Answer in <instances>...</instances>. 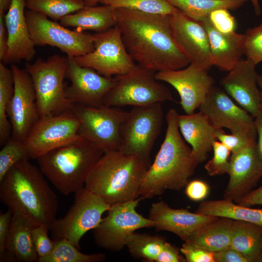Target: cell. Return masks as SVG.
<instances>
[{
  "label": "cell",
  "mask_w": 262,
  "mask_h": 262,
  "mask_svg": "<svg viewBox=\"0 0 262 262\" xmlns=\"http://www.w3.org/2000/svg\"><path fill=\"white\" fill-rule=\"evenodd\" d=\"M29 160L15 164L0 181V199L33 227L45 225L50 229L56 219L58 198L40 168Z\"/></svg>",
  "instance_id": "obj_2"
},
{
  "label": "cell",
  "mask_w": 262,
  "mask_h": 262,
  "mask_svg": "<svg viewBox=\"0 0 262 262\" xmlns=\"http://www.w3.org/2000/svg\"><path fill=\"white\" fill-rule=\"evenodd\" d=\"M80 120L71 110L40 117L23 141L31 158L37 159L47 152L77 142Z\"/></svg>",
  "instance_id": "obj_12"
},
{
  "label": "cell",
  "mask_w": 262,
  "mask_h": 262,
  "mask_svg": "<svg viewBox=\"0 0 262 262\" xmlns=\"http://www.w3.org/2000/svg\"><path fill=\"white\" fill-rule=\"evenodd\" d=\"M163 119L162 103L132 107L121 127L119 150L151 164L150 153L161 131Z\"/></svg>",
  "instance_id": "obj_8"
},
{
  "label": "cell",
  "mask_w": 262,
  "mask_h": 262,
  "mask_svg": "<svg viewBox=\"0 0 262 262\" xmlns=\"http://www.w3.org/2000/svg\"><path fill=\"white\" fill-rule=\"evenodd\" d=\"M233 220L218 217L201 227L184 242L192 243L212 253L229 247Z\"/></svg>",
  "instance_id": "obj_28"
},
{
  "label": "cell",
  "mask_w": 262,
  "mask_h": 262,
  "mask_svg": "<svg viewBox=\"0 0 262 262\" xmlns=\"http://www.w3.org/2000/svg\"><path fill=\"white\" fill-rule=\"evenodd\" d=\"M26 7L56 21L80 10L84 4L82 0H26Z\"/></svg>",
  "instance_id": "obj_35"
},
{
  "label": "cell",
  "mask_w": 262,
  "mask_h": 262,
  "mask_svg": "<svg viewBox=\"0 0 262 262\" xmlns=\"http://www.w3.org/2000/svg\"><path fill=\"white\" fill-rule=\"evenodd\" d=\"M170 21L176 42L190 64L209 70L213 65L209 39L200 21L179 10L170 15Z\"/></svg>",
  "instance_id": "obj_19"
},
{
  "label": "cell",
  "mask_w": 262,
  "mask_h": 262,
  "mask_svg": "<svg viewBox=\"0 0 262 262\" xmlns=\"http://www.w3.org/2000/svg\"><path fill=\"white\" fill-rule=\"evenodd\" d=\"M244 54L256 65L262 62V22L245 33Z\"/></svg>",
  "instance_id": "obj_39"
},
{
  "label": "cell",
  "mask_w": 262,
  "mask_h": 262,
  "mask_svg": "<svg viewBox=\"0 0 262 262\" xmlns=\"http://www.w3.org/2000/svg\"><path fill=\"white\" fill-rule=\"evenodd\" d=\"M115 16L125 48L140 66L158 72L180 69L190 64L176 42L170 15L118 8Z\"/></svg>",
  "instance_id": "obj_1"
},
{
  "label": "cell",
  "mask_w": 262,
  "mask_h": 262,
  "mask_svg": "<svg viewBox=\"0 0 262 262\" xmlns=\"http://www.w3.org/2000/svg\"><path fill=\"white\" fill-rule=\"evenodd\" d=\"M256 142L232 153L228 173L229 179L224 191V199L237 203L262 177V161Z\"/></svg>",
  "instance_id": "obj_20"
},
{
  "label": "cell",
  "mask_w": 262,
  "mask_h": 262,
  "mask_svg": "<svg viewBox=\"0 0 262 262\" xmlns=\"http://www.w3.org/2000/svg\"><path fill=\"white\" fill-rule=\"evenodd\" d=\"M12 70L0 63V144L4 145L11 137L12 126L7 115V106L14 93Z\"/></svg>",
  "instance_id": "obj_33"
},
{
  "label": "cell",
  "mask_w": 262,
  "mask_h": 262,
  "mask_svg": "<svg viewBox=\"0 0 262 262\" xmlns=\"http://www.w3.org/2000/svg\"><path fill=\"white\" fill-rule=\"evenodd\" d=\"M74 200L64 216L56 219L50 230L52 240L66 239L80 248L82 236L96 228L110 205L85 187L74 193Z\"/></svg>",
  "instance_id": "obj_9"
},
{
  "label": "cell",
  "mask_w": 262,
  "mask_h": 262,
  "mask_svg": "<svg viewBox=\"0 0 262 262\" xmlns=\"http://www.w3.org/2000/svg\"><path fill=\"white\" fill-rule=\"evenodd\" d=\"M116 8L110 5L84 6L62 18L60 23L81 31L91 30L100 33L116 25Z\"/></svg>",
  "instance_id": "obj_27"
},
{
  "label": "cell",
  "mask_w": 262,
  "mask_h": 262,
  "mask_svg": "<svg viewBox=\"0 0 262 262\" xmlns=\"http://www.w3.org/2000/svg\"><path fill=\"white\" fill-rule=\"evenodd\" d=\"M254 8L255 14L259 16L261 13V9L259 0H250Z\"/></svg>",
  "instance_id": "obj_52"
},
{
  "label": "cell",
  "mask_w": 262,
  "mask_h": 262,
  "mask_svg": "<svg viewBox=\"0 0 262 262\" xmlns=\"http://www.w3.org/2000/svg\"><path fill=\"white\" fill-rule=\"evenodd\" d=\"M258 262H262V252L259 256Z\"/></svg>",
  "instance_id": "obj_55"
},
{
  "label": "cell",
  "mask_w": 262,
  "mask_h": 262,
  "mask_svg": "<svg viewBox=\"0 0 262 262\" xmlns=\"http://www.w3.org/2000/svg\"><path fill=\"white\" fill-rule=\"evenodd\" d=\"M66 78L71 83L65 88L66 95L72 104L90 107L103 105L106 95L115 84V77H106L94 69L78 65L74 57L67 56Z\"/></svg>",
  "instance_id": "obj_17"
},
{
  "label": "cell",
  "mask_w": 262,
  "mask_h": 262,
  "mask_svg": "<svg viewBox=\"0 0 262 262\" xmlns=\"http://www.w3.org/2000/svg\"><path fill=\"white\" fill-rule=\"evenodd\" d=\"M213 155L205 164V169L211 176L228 174L231 151L221 142L215 140L213 145Z\"/></svg>",
  "instance_id": "obj_38"
},
{
  "label": "cell",
  "mask_w": 262,
  "mask_h": 262,
  "mask_svg": "<svg viewBox=\"0 0 262 262\" xmlns=\"http://www.w3.org/2000/svg\"><path fill=\"white\" fill-rule=\"evenodd\" d=\"M84 6H94L102 0H82Z\"/></svg>",
  "instance_id": "obj_53"
},
{
  "label": "cell",
  "mask_w": 262,
  "mask_h": 262,
  "mask_svg": "<svg viewBox=\"0 0 262 262\" xmlns=\"http://www.w3.org/2000/svg\"><path fill=\"white\" fill-rule=\"evenodd\" d=\"M26 20L31 39L35 46L55 47L67 56L78 57L94 49L93 34L71 30L60 23L49 20L46 16L27 9Z\"/></svg>",
  "instance_id": "obj_13"
},
{
  "label": "cell",
  "mask_w": 262,
  "mask_h": 262,
  "mask_svg": "<svg viewBox=\"0 0 262 262\" xmlns=\"http://www.w3.org/2000/svg\"><path fill=\"white\" fill-rule=\"evenodd\" d=\"M208 17L211 23L218 31L224 33L234 32L236 27L235 17L227 9H219L212 11Z\"/></svg>",
  "instance_id": "obj_41"
},
{
  "label": "cell",
  "mask_w": 262,
  "mask_h": 262,
  "mask_svg": "<svg viewBox=\"0 0 262 262\" xmlns=\"http://www.w3.org/2000/svg\"><path fill=\"white\" fill-rule=\"evenodd\" d=\"M178 125L183 138L191 147L193 154L198 163L204 162L216 140V129L208 117L200 111L189 115H179Z\"/></svg>",
  "instance_id": "obj_25"
},
{
  "label": "cell",
  "mask_w": 262,
  "mask_h": 262,
  "mask_svg": "<svg viewBox=\"0 0 262 262\" xmlns=\"http://www.w3.org/2000/svg\"><path fill=\"white\" fill-rule=\"evenodd\" d=\"M209 191V186L207 183L201 180H194L187 184L185 193L191 200L201 201L207 196Z\"/></svg>",
  "instance_id": "obj_44"
},
{
  "label": "cell",
  "mask_w": 262,
  "mask_h": 262,
  "mask_svg": "<svg viewBox=\"0 0 262 262\" xmlns=\"http://www.w3.org/2000/svg\"><path fill=\"white\" fill-rule=\"evenodd\" d=\"M218 217L191 213L187 209H173L161 200L151 204L148 218L155 223L156 230L171 232L185 241L201 227Z\"/></svg>",
  "instance_id": "obj_23"
},
{
  "label": "cell",
  "mask_w": 262,
  "mask_h": 262,
  "mask_svg": "<svg viewBox=\"0 0 262 262\" xmlns=\"http://www.w3.org/2000/svg\"><path fill=\"white\" fill-rule=\"evenodd\" d=\"M199 109L208 117L215 129L225 128L232 134L256 140L253 117L220 87H212Z\"/></svg>",
  "instance_id": "obj_15"
},
{
  "label": "cell",
  "mask_w": 262,
  "mask_h": 262,
  "mask_svg": "<svg viewBox=\"0 0 262 262\" xmlns=\"http://www.w3.org/2000/svg\"><path fill=\"white\" fill-rule=\"evenodd\" d=\"M93 37L94 50L74 57L78 65L91 68L106 77L127 73L136 67L116 25L104 32L96 33Z\"/></svg>",
  "instance_id": "obj_14"
},
{
  "label": "cell",
  "mask_w": 262,
  "mask_h": 262,
  "mask_svg": "<svg viewBox=\"0 0 262 262\" xmlns=\"http://www.w3.org/2000/svg\"><path fill=\"white\" fill-rule=\"evenodd\" d=\"M100 3L151 14L171 15L179 10L167 0H102Z\"/></svg>",
  "instance_id": "obj_36"
},
{
  "label": "cell",
  "mask_w": 262,
  "mask_h": 262,
  "mask_svg": "<svg viewBox=\"0 0 262 262\" xmlns=\"http://www.w3.org/2000/svg\"><path fill=\"white\" fill-rule=\"evenodd\" d=\"M49 228L45 225H40L32 229L33 240L38 258L48 255L53 249L55 241L49 237Z\"/></svg>",
  "instance_id": "obj_40"
},
{
  "label": "cell",
  "mask_w": 262,
  "mask_h": 262,
  "mask_svg": "<svg viewBox=\"0 0 262 262\" xmlns=\"http://www.w3.org/2000/svg\"><path fill=\"white\" fill-rule=\"evenodd\" d=\"M104 152L82 138L53 149L36 160L43 175L65 195L84 187L89 173Z\"/></svg>",
  "instance_id": "obj_5"
},
{
  "label": "cell",
  "mask_w": 262,
  "mask_h": 262,
  "mask_svg": "<svg viewBox=\"0 0 262 262\" xmlns=\"http://www.w3.org/2000/svg\"><path fill=\"white\" fill-rule=\"evenodd\" d=\"M71 110L80 120L78 133L81 136L104 153L119 150L121 127L127 112L104 104L98 107L72 104Z\"/></svg>",
  "instance_id": "obj_10"
},
{
  "label": "cell",
  "mask_w": 262,
  "mask_h": 262,
  "mask_svg": "<svg viewBox=\"0 0 262 262\" xmlns=\"http://www.w3.org/2000/svg\"><path fill=\"white\" fill-rule=\"evenodd\" d=\"M156 73L138 65L127 73L115 76V84L105 97L103 104L120 108L173 101L171 91L156 79Z\"/></svg>",
  "instance_id": "obj_7"
},
{
  "label": "cell",
  "mask_w": 262,
  "mask_h": 262,
  "mask_svg": "<svg viewBox=\"0 0 262 262\" xmlns=\"http://www.w3.org/2000/svg\"><path fill=\"white\" fill-rule=\"evenodd\" d=\"M208 71L190 64L180 69L156 72V78L177 90L182 109L189 115L199 108L214 85V80Z\"/></svg>",
  "instance_id": "obj_18"
},
{
  "label": "cell",
  "mask_w": 262,
  "mask_h": 262,
  "mask_svg": "<svg viewBox=\"0 0 262 262\" xmlns=\"http://www.w3.org/2000/svg\"><path fill=\"white\" fill-rule=\"evenodd\" d=\"M230 246L239 251L248 262H258L262 252V227L233 220Z\"/></svg>",
  "instance_id": "obj_29"
},
{
  "label": "cell",
  "mask_w": 262,
  "mask_h": 262,
  "mask_svg": "<svg viewBox=\"0 0 262 262\" xmlns=\"http://www.w3.org/2000/svg\"><path fill=\"white\" fill-rule=\"evenodd\" d=\"M216 139L223 143L232 153L237 152L247 146L256 142L253 140L241 135L227 134L223 129H216Z\"/></svg>",
  "instance_id": "obj_42"
},
{
  "label": "cell",
  "mask_w": 262,
  "mask_h": 262,
  "mask_svg": "<svg viewBox=\"0 0 262 262\" xmlns=\"http://www.w3.org/2000/svg\"><path fill=\"white\" fill-rule=\"evenodd\" d=\"M12 215V212L9 209L4 213H0V256L5 252V243L9 230Z\"/></svg>",
  "instance_id": "obj_47"
},
{
  "label": "cell",
  "mask_w": 262,
  "mask_h": 262,
  "mask_svg": "<svg viewBox=\"0 0 262 262\" xmlns=\"http://www.w3.org/2000/svg\"><path fill=\"white\" fill-rule=\"evenodd\" d=\"M196 213L246 221L262 227V209H252L235 204L229 199L203 201Z\"/></svg>",
  "instance_id": "obj_30"
},
{
  "label": "cell",
  "mask_w": 262,
  "mask_h": 262,
  "mask_svg": "<svg viewBox=\"0 0 262 262\" xmlns=\"http://www.w3.org/2000/svg\"><path fill=\"white\" fill-rule=\"evenodd\" d=\"M180 253L187 262H215L213 253L188 242H184Z\"/></svg>",
  "instance_id": "obj_43"
},
{
  "label": "cell",
  "mask_w": 262,
  "mask_h": 262,
  "mask_svg": "<svg viewBox=\"0 0 262 262\" xmlns=\"http://www.w3.org/2000/svg\"><path fill=\"white\" fill-rule=\"evenodd\" d=\"M166 242L162 236L134 232L128 239L126 246L133 258L155 262Z\"/></svg>",
  "instance_id": "obj_32"
},
{
  "label": "cell",
  "mask_w": 262,
  "mask_h": 262,
  "mask_svg": "<svg viewBox=\"0 0 262 262\" xmlns=\"http://www.w3.org/2000/svg\"><path fill=\"white\" fill-rule=\"evenodd\" d=\"M26 0H12L4 16L8 35L7 51L1 61L14 64L21 60L31 61L35 50L25 16Z\"/></svg>",
  "instance_id": "obj_22"
},
{
  "label": "cell",
  "mask_w": 262,
  "mask_h": 262,
  "mask_svg": "<svg viewBox=\"0 0 262 262\" xmlns=\"http://www.w3.org/2000/svg\"><path fill=\"white\" fill-rule=\"evenodd\" d=\"M30 159L24 142L11 136L0 151V181L15 164Z\"/></svg>",
  "instance_id": "obj_37"
},
{
  "label": "cell",
  "mask_w": 262,
  "mask_h": 262,
  "mask_svg": "<svg viewBox=\"0 0 262 262\" xmlns=\"http://www.w3.org/2000/svg\"><path fill=\"white\" fill-rule=\"evenodd\" d=\"M179 248L166 242L155 262H185L184 257L180 254Z\"/></svg>",
  "instance_id": "obj_45"
},
{
  "label": "cell",
  "mask_w": 262,
  "mask_h": 262,
  "mask_svg": "<svg viewBox=\"0 0 262 262\" xmlns=\"http://www.w3.org/2000/svg\"><path fill=\"white\" fill-rule=\"evenodd\" d=\"M150 164L119 150L105 152L88 176L84 187L110 206L135 200L140 197Z\"/></svg>",
  "instance_id": "obj_4"
},
{
  "label": "cell",
  "mask_w": 262,
  "mask_h": 262,
  "mask_svg": "<svg viewBox=\"0 0 262 262\" xmlns=\"http://www.w3.org/2000/svg\"><path fill=\"white\" fill-rule=\"evenodd\" d=\"M190 17L200 21L212 11L219 9H236L247 0H167Z\"/></svg>",
  "instance_id": "obj_31"
},
{
  "label": "cell",
  "mask_w": 262,
  "mask_h": 262,
  "mask_svg": "<svg viewBox=\"0 0 262 262\" xmlns=\"http://www.w3.org/2000/svg\"><path fill=\"white\" fill-rule=\"evenodd\" d=\"M254 125L256 130L258 140L256 142L257 148L262 161V110L254 118Z\"/></svg>",
  "instance_id": "obj_50"
},
{
  "label": "cell",
  "mask_w": 262,
  "mask_h": 262,
  "mask_svg": "<svg viewBox=\"0 0 262 262\" xmlns=\"http://www.w3.org/2000/svg\"><path fill=\"white\" fill-rule=\"evenodd\" d=\"M239 205L249 207L262 205V185L258 189L251 191L237 203Z\"/></svg>",
  "instance_id": "obj_48"
},
{
  "label": "cell",
  "mask_w": 262,
  "mask_h": 262,
  "mask_svg": "<svg viewBox=\"0 0 262 262\" xmlns=\"http://www.w3.org/2000/svg\"><path fill=\"white\" fill-rule=\"evenodd\" d=\"M199 21L206 30L212 65L221 70L229 71L244 54L245 34L235 32L224 33L214 28L208 16Z\"/></svg>",
  "instance_id": "obj_24"
},
{
  "label": "cell",
  "mask_w": 262,
  "mask_h": 262,
  "mask_svg": "<svg viewBox=\"0 0 262 262\" xmlns=\"http://www.w3.org/2000/svg\"><path fill=\"white\" fill-rule=\"evenodd\" d=\"M213 253L215 262H248L239 251L231 246Z\"/></svg>",
  "instance_id": "obj_46"
},
{
  "label": "cell",
  "mask_w": 262,
  "mask_h": 262,
  "mask_svg": "<svg viewBox=\"0 0 262 262\" xmlns=\"http://www.w3.org/2000/svg\"><path fill=\"white\" fill-rule=\"evenodd\" d=\"M33 228L23 217L13 214L4 248L16 262H37L38 256L32 234Z\"/></svg>",
  "instance_id": "obj_26"
},
{
  "label": "cell",
  "mask_w": 262,
  "mask_h": 262,
  "mask_svg": "<svg viewBox=\"0 0 262 262\" xmlns=\"http://www.w3.org/2000/svg\"><path fill=\"white\" fill-rule=\"evenodd\" d=\"M54 241L51 252L46 256L39 257L38 262H100L106 259V255L102 253L84 254L66 239Z\"/></svg>",
  "instance_id": "obj_34"
},
{
  "label": "cell",
  "mask_w": 262,
  "mask_h": 262,
  "mask_svg": "<svg viewBox=\"0 0 262 262\" xmlns=\"http://www.w3.org/2000/svg\"><path fill=\"white\" fill-rule=\"evenodd\" d=\"M5 12L0 11V60L1 61L8 50V35L5 20Z\"/></svg>",
  "instance_id": "obj_49"
},
{
  "label": "cell",
  "mask_w": 262,
  "mask_h": 262,
  "mask_svg": "<svg viewBox=\"0 0 262 262\" xmlns=\"http://www.w3.org/2000/svg\"><path fill=\"white\" fill-rule=\"evenodd\" d=\"M179 116L174 108L166 115L165 137L142 181L140 195L142 199L160 196L167 189L181 190L188 183L199 164L182 137Z\"/></svg>",
  "instance_id": "obj_3"
},
{
  "label": "cell",
  "mask_w": 262,
  "mask_h": 262,
  "mask_svg": "<svg viewBox=\"0 0 262 262\" xmlns=\"http://www.w3.org/2000/svg\"><path fill=\"white\" fill-rule=\"evenodd\" d=\"M256 66L241 60L220 81L223 90L253 118L261 110Z\"/></svg>",
  "instance_id": "obj_21"
},
{
  "label": "cell",
  "mask_w": 262,
  "mask_h": 262,
  "mask_svg": "<svg viewBox=\"0 0 262 262\" xmlns=\"http://www.w3.org/2000/svg\"><path fill=\"white\" fill-rule=\"evenodd\" d=\"M12 0H0V11L5 12L11 3Z\"/></svg>",
  "instance_id": "obj_51"
},
{
  "label": "cell",
  "mask_w": 262,
  "mask_h": 262,
  "mask_svg": "<svg viewBox=\"0 0 262 262\" xmlns=\"http://www.w3.org/2000/svg\"><path fill=\"white\" fill-rule=\"evenodd\" d=\"M67 64V58L57 54L26 64L25 70L34 86L40 117L71 110L72 104L66 97L64 82Z\"/></svg>",
  "instance_id": "obj_6"
},
{
  "label": "cell",
  "mask_w": 262,
  "mask_h": 262,
  "mask_svg": "<svg viewBox=\"0 0 262 262\" xmlns=\"http://www.w3.org/2000/svg\"><path fill=\"white\" fill-rule=\"evenodd\" d=\"M14 89L6 110L12 126L11 136L24 141L40 118L33 82L29 73L15 64L11 67Z\"/></svg>",
  "instance_id": "obj_16"
},
{
  "label": "cell",
  "mask_w": 262,
  "mask_h": 262,
  "mask_svg": "<svg viewBox=\"0 0 262 262\" xmlns=\"http://www.w3.org/2000/svg\"><path fill=\"white\" fill-rule=\"evenodd\" d=\"M258 84L261 89L260 90V103H261V109L262 110V75H258Z\"/></svg>",
  "instance_id": "obj_54"
},
{
  "label": "cell",
  "mask_w": 262,
  "mask_h": 262,
  "mask_svg": "<svg viewBox=\"0 0 262 262\" xmlns=\"http://www.w3.org/2000/svg\"><path fill=\"white\" fill-rule=\"evenodd\" d=\"M142 199L110 206L107 215L93 229V237L99 247L119 251L126 246L129 237L135 230L154 227L155 223L138 213L136 208Z\"/></svg>",
  "instance_id": "obj_11"
}]
</instances>
